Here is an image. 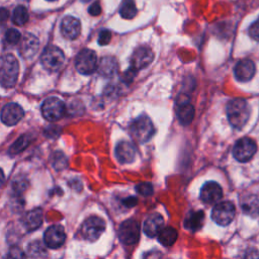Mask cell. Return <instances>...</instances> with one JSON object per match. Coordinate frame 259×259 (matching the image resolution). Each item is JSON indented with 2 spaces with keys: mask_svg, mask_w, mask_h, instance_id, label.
<instances>
[{
  "mask_svg": "<svg viewBox=\"0 0 259 259\" xmlns=\"http://www.w3.org/2000/svg\"><path fill=\"white\" fill-rule=\"evenodd\" d=\"M250 106L243 98H235L227 104V116L229 122L236 128H242L250 116Z\"/></svg>",
  "mask_w": 259,
  "mask_h": 259,
  "instance_id": "cell-1",
  "label": "cell"
},
{
  "mask_svg": "<svg viewBox=\"0 0 259 259\" xmlns=\"http://www.w3.org/2000/svg\"><path fill=\"white\" fill-rule=\"evenodd\" d=\"M19 65L16 58L11 54L3 55L0 58V84L3 87L11 88L17 82Z\"/></svg>",
  "mask_w": 259,
  "mask_h": 259,
  "instance_id": "cell-2",
  "label": "cell"
},
{
  "mask_svg": "<svg viewBox=\"0 0 259 259\" xmlns=\"http://www.w3.org/2000/svg\"><path fill=\"white\" fill-rule=\"evenodd\" d=\"M131 136L139 143L148 142L155 134V126L146 114L137 117L130 126Z\"/></svg>",
  "mask_w": 259,
  "mask_h": 259,
  "instance_id": "cell-3",
  "label": "cell"
},
{
  "mask_svg": "<svg viewBox=\"0 0 259 259\" xmlns=\"http://www.w3.org/2000/svg\"><path fill=\"white\" fill-rule=\"evenodd\" d=\"M40 62L47 71L57 72L65 64V55L58 47L49 46L44 50L40 57Z\"/></svg>",
  "mask_w": 259,
  "mask_h": 259,
  "instance_id": "cell-4",
  "label": "cell"
},
{
  "mask_svg": "<svg viewBox=\"0 0 259 259\" xmlns=\"http://www.w3.org/2000/svg\"><path fill=\"white\" fill-rule=\"evenodd\" d=\"M104 230L105 222L99 217L92 215L83 222L80 228V233L83 239L89 242H94L102 235Z\"/></svg>",
  "mask_w": 259,
  "mask_h": 259,
  "instance_id": "cell-5",
  "label": "cell"
},
{
  "mask_svg": "<svg viewBox=\"0 0 259 259\" xmlns=\"http://www.w3.org/2000/svg\"><path fill=\"white\" fill-rule=\"evenodd\" d=\"M75 66L77 71L83 75H90L94 73L98 66L97 56L95 52L89 49H84L80 51V53L76 57Z\"/></svg>",
  "mask_w": 259,
  "mask_h": 259,
  "instance_id": "cell-6",
  "label": "cell"
},
{
  "mask_svg": "<svg viewBox=\"0 0 259 259\" xmlns=\"http://www.w3.org/2000/svg\"><path fill=\"white\" fill-rule=\"evenodd\" d=\"M236 213V207L231 201L215 203L211 211V219L220 226L226 227L232 223Z\"/></svg>",
  "mask_w": 259,
  "mask_h": 259,
  "instance_id": "cell-7",
  "label": "cell"
},
{
  "mask_svg": "<svg viewBox=\"0 0 259 259\" xmlns=\"http://www.w3.org/2000/svg\"><path fill=\"white\" fill-rule=\"evenodd\" d=\"M141 228L137 221L126 220L122 222L118 228L119 241L124 245H134L140 239Z\"/></svg>",
  "mask_w": 259,
  "mask_h": 259,
  "instance_id": "cell-8",
  "label": "cell"
},
{
  "mask_svg": "<svg viewBox=\"0 0 259 259\" xmlns=\"http://www.w3.org/2000/svg\"><path fill=\"white\" fill-rule=\"evenodd\" d=\"M65 104L58 97H49L41 104L42 116L49 121L60 119L65 114Z\"/></svg>",
  "mask_w": 259,
  "mask_h": 259,
  "instance_id": "cell-9",
  "label": "cell"
},
{
  "mask_svg": "<svg viewBox=\"0 0 259 259\" xmlns=\"http://www.w3.org/2000/svg\"><path fill=\"white\" fill-rule=\"evenodd\" d=\"M256 150V143L252 139L245 137L236 142L233 148V155L237 161L244 163L254 156Z\"/></svg>",
  "mask_w": 259,
  "mask_h": 259,
  "instance_id": "cell-10",
  "label": "cell"
},
{
  "mask_svg": "<svg viewBox=\"0 0 259 259\" xmlns=\"http://www.w3.org/2000/svg\"><path fill=\"white\" fill-rule=\"evenodd\" d=\"M154 59V54L152 50L148 47L137 48L131 57V68L137 72L141 69L149 66Z\"/></svg>",
  "mask_w": 259,
  "mask_h": 259,
  "instance_id": "cell-11",
  "label": "cell"
},
{
  "mask_svg": "<svg viewBox=\"0 0 259 259\" xmlns=\"http://www.w3.org/2000/svg\"><path fill=\"white\" fill-rule=\"evenodd\" d=\"M66 234L61 225H54L47 229L44 235L45 244L51 249H58L65 243Z\"/></svg>",
  "mask_w": 259,
  "mask_h": 259,
  "instance_id": "cell-12",
  "label": "cell"
},
{
  "mask_svg": "<svg viewBox=\"0 0 259 259\" xmlns=\"http://www.w3.org/2000/svg\"><path fill=\"white\" fill-rule=\"evenodd\" d=\"M223 197V189L215 181H208L200 189V199L207 204L218 203Z\"/></svg>",
  "mask_w": 259,
  "mask_h": 259,
  "instance_id": "cell-13",
  "label": "cell"
},
{
  "mask_svg": "<svg viewBox=\"0 0 259 259\" xmlns=\"http://www.w3.org/2000/svg\"><path fill=\"white\" fill-rule=\"evenodd\" d=\"M24 115L22 107L14 102L6 104L0 114L1 120L6 125H14L21 120Z\"/></svg>",
  "mask_w": 259,
  "mask_h": 259,
  "instance_id": "cell-14",
  "label": "cell"
},
{
  "mask_svg": "<svg viewBox=\"0 0 259 259\" xmlns=\"http://www.w3.org/2000/svg\"><path fill=\"white\" fill-rule=\"evenodd\" d=\"M62 35L67 39H75L81 32V23L78 18L68 15L61 22Z\"/></svg>",
  "mask_w": 259,
  "mask_h": 259,
  "instance_id": "cell-15",
  "label": "cell"
},
{
  "mask_svg": "<svg viewBox=\"0 0 259 259\" xmlns=\"http://www.w3.org/2000/svg\"><path fill=\"white\" fill-rule=\"evenodd\" d=\"M19 42V52L24 59H30L38 50V39L31 33H25Z\"/></svg>",
  "mask_w": 259,
  "mask_h": 259,
  "instance_id": "cell-16",
  "label": "cell"
},
{
  "mask_svg": "<svg viewBox=\"0 0 259 259\" xmlns=\"http://www.w3.org/2000/svg\"><path fill=\"white\" fill-rule=\"evenodd\" d=\"M235 77L240 82H247L255 74V65L250 59H243L237 63L234 69Z\"/></svg>",
  "mask_w": 259,
  "mask_h": 259,
  "instance_id": "cell-17",
  "label": "cell"
},
{
  "mask_svg": "<svg viewBox=\"0 0 259 259\" xmlns=\"http://www.w3.org/2000/svg\"><path fill=\"white\" fill-rule=\"evenodd\" d=\"M163 225H164L163 217L160 213L155 212V213L150 214L146 219V221L144 222V225H143V231L148 237L154 238L163 229Z\"/></svg>",
  "mask_w": 259,
  "mask_h": 259,
  "instance_id": "cell-18",
  "label": "cell"
},
{
  "mask_svg": "<svg viewBox=\"0 0 259 259\" xmlns=\"http://www.w3.org/2000/svg\"><path fill=\"white\" fill-rule=\"evenodd\" d=\"M115 156L118 162L121 164L132 163L135 160L136 149L131 142L121 141L116 145Z\"/></svg>",
  "mask_w": 259,
  "mask_h": 259,
  "instance_id": "cell-19",
  "label": "cell"
},
{
  "mask_svg": "<svg viewBox=\"0 0 259 259\" xmlns=\"http://www.w3.org/2000/svg\"><path fill=\"white\" fill-rule=\"evenodd\" d=\"M42 224V210L40 208H34L27 211L22 218V225L28 232L34 231Z\"/></svg>",
  "mask_w": 259,
  "mask_h": 259,
  "instance_id": "cell-20",
  "label": "cell"
},
{
  "mask_svg": "<svg viewBox=\"0 0 259 259\" xmlns=\"http://www.w3.org/2000/svg\"><path fill=\"white\" fill-rule=\"evenodd\" d=\"M176 114L182 125H188L194 117V107L188 100L178 103Z\"/></svg>",
  "mask_w": 259,
  "mask_h": 259,
  "instance_id": "cell-21",
  "label": "cell"
},
{
  "mask_svg": "<svg viewBox=\"0 0 259 259\" xmlns=\"http://www.w3.org/2000/svg\"><path fill=\"white\" fill-rule=\"evenodd\" d=\"M241 207L244 213L250 217L259 215V196L256 194L246 195L241 202Z\"/></svg>",
  "mask_w": 259,
  "mask_h": 259,
  "instance_id": "cell-22",
  "label": "cell"
},
{
  "mask_svg": "<svg viewBox=\"0 0 259 259\" xmlns=\"http://www.w3.org/2000/svg\"><path fill=\"white\" fill-rule=\"evenodd\" d=\"M204 222V212L202 210L190 211L184 220V228L191 232L201 229Z\"/></svg>",
  "mask_w": 259,
  "mask_h": 259,
  "instance_id": "cell-23",
  "label": "cell"
},
{
  "mask_svg": "<svg viewBox=\"0 0 259 259\" xmlns=\"http://www.w3.org/2000/svg\"><path fill=\"white\" fill-rule=\"evenodd\" d=\"M177 237H178L177 231L172 227H165L158 234L159 242L166 247L172 246L176 242Z\"/></svg>",
  "mask_w": 259,
  "mask_h": 259,
  "instance_id": "cell-24",
  "label": "cell"
},
{
  "mask_svg": "<svg viewBox=\"0 0 259 259\" xmlns=\"http://www.w3.org/2000/svg\"><path fill=\"white\" fill-rule=\"evenodd\" d=\"M98 72L103 76H110L116 71V62L111 57L102 58L99 65L97 66Z\"/></svg>",
  "mask_w": 259,
  "mask_h": 259,
  "instance_id": "cell-25",
  "label": "cell"
},
{
  "mask_svg": "<svg viewBox=\"0 0 259 259\" xmlns=\"http://www.w3.org/2000/svg\"><path fill=\"white\" fill-rule=\"evenodd\" d=\"M137 7L134 2V0H123L120 8H119V13L120 16L124 19H133L137 15Z\"/></svg>",
  "mask_w": 259,
  "mask_h": 259,
  "instance_id": "cell-26",
  "label": "cell"
},
{
  "mask_svg": "<svg viewBox=\"0 0 259 259\" xmlns=\"http://www.w3.org/2000/svg\"><path fill=\"white\" fill-rule=\"evenodd\" d=\"M32 137L30 135H23L20 138H18L15 143L10 147L9 154L10 155H17L20 152H22L31 142Z\"/></svg>",
  "mask_w": 259,
  "mask_h": 259,
  "instance_id": "cell-27",
  "label": "cell"
},
{
  "mask_svg": "<svg viewBox=\"0 0 259 259\" xmlns=\"http://www.w3.org/2000/svg\"><path fill=\"white\" fill-rule=\"evenodd\" d=\"M28 20V12L26 7L23 5H18L14 8L12 14V21L14 24L21 26L24 25Z\"/></svg>",
  "mask_w": 259,
  "mask_h": 259,
  "instance_id": "cell-28",
  "label": "cell"
},
{
  "mask_svg": "<svg viewBox=\"0 0 259 259\" xmlns=\"http://www.w3.org/2000/svg\"><path fill=\"white\" fill-rule=\"evenodd\" d=\"M27 251L30 257H33L36 259H39V258L41 259L47 255L45 248L41 246V244L38 241L31 242L27 247Z\"/></svg>",
  "mask_w": 259,
  "mask_h": 259,
  "instance_id": "cell-29",
  "label": "cell"
},
{
  "mask_svg": "<svg viewBox=\"0 0 259 259\" xmlns=\"http://www.w3.org/2000/svg\"><path fill=\"white\" fill-rule=\"evenodd\" d=\"M4 36H5L6 42L9 45H16L21 39L20 32L15 28H9L8 30H6Z\"/></svg>",
  "mask_w": 259,
  "mask_h": 259,
  "instance_id": "cell-30",
  "label": "cell"
},
{
  "mask_svg": "<svg viewBox=\"0 0 259 259\" xmlns=\"http://www.w3.org/2000/svg\"><path fill=\"white\" fill-rule=\"evenodd\" d=\"M53 166L57 170H62L67 167V158L62 152H56L53 158Z\"/></svg>",
  "mask_w": 259,
  "mask_h": 259,
  "instance_id": "cell-31",
  "label": "cell"
},
{
  "mask_svg": "<svg viewBox=\"0 0 259 259\" xmlns=\"http://www.w3.org/2000/svg\"><path fill=\"white\" fill-rule=\"evenodd\" d=\"M136 190L143 196H150L153 194V185L149 182H142L136 186Z\"/></svg>",
  "mask_w": 259,
  "mask_h": 259,
  "instance_id": "cell-32",
  "label": "cell"
},
{
  "mask_svg": "<svg viewBox=\"0 0 259 259\" xmlns=\"http://www.w3.org/2000/svg\"><path fill=\"white\" fill-rule=\"evenodd\" d=\"M5 259H26V256L19 247L13 246L7 252Z\"/></svg>",
  "mask_w": 259,
  "mask_h": 259,
  "instance_id": "cell-33",
  "label": "cell"
},
{
  "mask_svg": "<svg viewBox=\"0 0 259 259\" xmlns=\"http://www.w3.org/2000/svg\"><path fill=\"white\" fill-rule=\"evenodd\" d=\"M12 188L16 193H21L23 192L26 188H27V181L25 178H17L14 180L13 184H12Z\"/></svg>",
  "mask_w": 259,
  "mask_h": 259,
  "instance_id": "cell-34",
  "label": "cell"
},
{
  "mask_svg": "<svg viewBox=\"0 0 259 259\" xmlns=\"http://www.w3.org/2000/svg\"><path fill=\"white\" fill-rule=\"evenodd\" d=\"M248 32L253 39L259 41V18L250 25Z\"/></svg>",
  "mask_w": 259,
  "mask_h": 259,
  "instance_id": "cell-35",
  "label": "cell"
},
{
  "mask_svg": "<svg viewBox=\"0 0 259 259\" xmlns=\"http://www.w3.org/2000/svg\"><path fill=\"white\" fill-rule=\"evenodd\" d=\"M111 39V33L109 30L104 29L102 31H100L99 36H98V44L100 46H106Z\"/></svg>",
  "mask_w": 259,
  "mask_h": 259,
  "instance_id": "cell-36",
  "label": "cell"
},
{
  "mask_svg": "<svg viewBox=\"0 0 259 259\" xmlns=\"http://www.w3.org/2000/svg\"><path fill=\"white\" fill-rule=\"evenodd\" d=\"M88 12H89V14L92 15V16H97V15H99V14L101 13V6H100L99 2H98V1H95L94 3H92V4L90 5V7L88 8Z\"/></svg>",
  "mask_w": 259,
  "mask_h": 259,
  "instance_id": "cell-37",
  "label": "cell"
},
{
  "mask_svg": "<svg viewBox=\"0 0 259 259\" xmlns=\"http://www.w3.org/2000/svg\"><path fill=\"white\" fill-rule=\"evenodd\" d=\"M243 259H259V251L255 248H250L246 251Z\"/></svg>",
  "mask_w": 259,
  "mask_h": 259,
  "instance_id": "cell-38",
  "label": "cell"
},
{
  "mask_svg": "<svg viewBox=\"0 0 259 259\" xmlns=\"http://www.w3.org/2000/svg\"><path fill=\"white\" fill-rule=\"evenodd\" d=\"M137 202H138V199L136 197H134V196H130V197L123 199V204L128 206V207H132V206L136 205Z\"/></svg>",
  "mask_w": 259,
  "mask_h": 259,
  "instance_id": "cell-39",
  "label": "cell"
},
{
  "mask_svg": "<svg viewBox=\"0 0 259 259\" xmlns=\"http://www.w3.org/2000/svg\"><path fill=\"white\" fill-rule=\"evenodd\" d=\"M9 13L8 10L5 8H0V22H4L6 21V19L8 18Z\"/></svg>",
  "mask_w": 259,
  "mask_h": 259,
  "instance_id": "cell-40",
  "label": "cell"
},
{
  "mask_svg": "<svg viewBox=\"0 0 259 259\" xmlns=\"http://www.w3.org/2000/svg\"><path fill=\"white\" fill-rule=\"evenodd\" d=\"M161 254L159 252H149L145 255L144 259H160Z\"/></svg>",
  "mask_w": 259,
  "mask_h": 259,
  "instance_id": "cell-41",
  "label": "cell"
},
{
  "mask_svg": "<svg viewBox=\"0 0 259 259\" xmlns=\"http://www.w3.org/2000/svg\"><path fill=\"white\" fill-rule=\"evenodd\" d=\"M4 180H5V176H4V173H3L2 169L0 168V187H1L2 184L4 183Z\"/></svg>",
  "mask_w": 259,
  "mask_h": 259,
  "instance_id": "cell-42",
  "label": "cell"
},
{
  "mask_svg": "<svg viewBox=\"0 0 259 259\" xmlns=\"http://www.w3.org/2000/svg\"><path fill=\"white\" fill-rule=\"evenodd\" d=\"M49 1H55V0H49Z\"/></svg>",
  "mask_w": 259,
  "mask_h": 259,
  "instance_id": "cell-43",
  "label": "cell"
}]
</instances>
